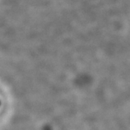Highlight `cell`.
Wrapping results in <instances>:
<instances>
[{"instance_id":"6da1fadb","label":"cell","mask_w":130,"mask_h":130,"mask_svg":"<svg viewBox=\"0 0 130 130\" xmlns=\"http://www.w3.org/2000/svg\"><path fill=\"white\" fill-rule=\"evenodd\" d=\"M0 105H1V101H0Z\"/></svg>"}]
</instances>
